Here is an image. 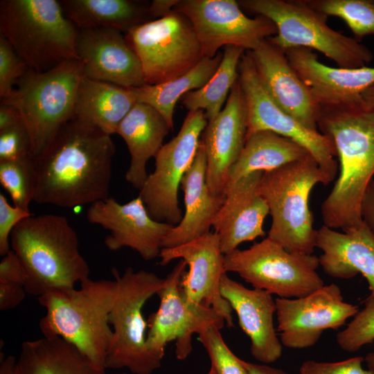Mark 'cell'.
Here are the masks:
<instances>
[{
  "label": "cell",
  "instance_id": "1",
  "mask_svg": "<svg viewBox=\"0 0 374 374\" xmlns=\"http://www.w3.org/2000/svg\"><path fill=\"white\" fill-rule=\"evenodd\" d=\"M115 152L110 135L73 118L35 158L33 202L69 208L108 198Z\"/></svg>",
  "mask_w": 374,
  "mask_h": 374
},
{
  "label": "cell",
  "instance_id": "2",
  "mask_svg": "<svg viewBox=\"0 0 374 374\" xmlns=\"http://www.w3.org/2000/svg\"><path fill=\"white\" fill-rule=\"evenodd\" d=\"M319 131L333 143L339 172L321 206L323 225L346 231L360 224L362 204L374 176V112L361 106H320Z\"/></svg>",
  "mask_w": 374,
  "mask_h": 374
},
{
  "label": "cell",
  "instance_id": "3",
  "mask_svg": "<svg viewBox=\"0 0 374 374\" xmlns=\"http://www.w3.org/2000/svg\"><path fill=\"white\" fill-rule=\"evenodd\" d=\"M10 246L23 266L28 294L39 297L89 278L77 233L64 216L44 213L24 219L11 233Z\"/></svg>",
  "mask_w": 374,
  "mask_h": 374
},
{
  "label": "cell",
  "instance_id": "4",
  "mask_svg": "<svg viewBox=\"0 0 374 374\" xmlns=\"http://www.w3.org/2000/svg\"><path fill=\"white\" fill-rule=\"evenodd\" d=\"M116 292L115 280L80 283V288H54L38 297L46 309L39 321L44 337H60L74 346L98 366L106 369L113 332L109 314Z\"/></svg>",
  "mask_w": 374,
  "mask_h": 374
},
{
  "label": "cell",
  "instance_id": "5",
  "mask_svg": "<svg viewBox=\"0 0 374 374\" xmlns=\"http://www.w3.org/2000/svg\"><path fill=\"white\" fill-rule=\"evenodd\" d=\"M78 31L60 1H0V35L35 71H46L65 60L78 59Z\"/></svg>",
  "mask_w": 374,
  "mask_h": 374
},
{
  "label": "cell",
  "instance_id": "6",
  "mask_svg": "<svg viewBox=\"0 0 374 374\" xmlns=\"http://www.w3.org/2000/svg\"><path fill=\"white\" fill-rule=\"evenodd\" d=\"M84 76L78 59L65 60L44 72L28 69L17 82L12 93L1 100L19 112L30 136L34 158L73 118L78 89Z\"/></svg>",
  "mask_w": 374,
  "mask_h": 374
},
{
  "label": "cell",
  "instance_id": "7",
  "mask_svg": "<svg viewBox=\"0 0 374 374\" xmlns=\"http://www.w3.org/2000/svg\"><path fill=\"white\" fill-rule=\"evenodd\" d=\"M317 184L327 186L311 155L262 176L259 191L271 217L267 237L290 252L311 255L316 247L317 230L313 226L309 198Z\"/></svg>",
  "mask_w": 374,
  "mask_h": 374
},
{
  "label": "cell",
  "instance_id": "8",
  "mask_svg": "<svg viewBox=\"0 0 374 374\" xmlns=\"http://www.w3.org/2000/svg\"><path fill=\"white\" fill-rule=\"evenodd\" d=\"M246 11L274 22L277 33L269 40L285 52L302 47L317 51L339 68L356 69L373 59L365 45L331 28L327 16L310 7L305 0H240Z\"/></svg>",
  "mask_w": 374,
  "mask_h": 374
},
{
  "label": "cell",
  "instance_id": "9",
  "mask_svg": "<svg viewBox=\"0 0 374 374\" xmlns=\"http://www.w3.org/2000/svg\"><path fill=\"white\" fill-rule=\"evenodd\" d=\"M112 273L116 292L109 314L113 336L109 346L105 368H126L133 374H151L161 366V361L149 351L147 344L148 322L143 309L157 294L164 278L145 270L127 267L122 274L116 268Z\"/></svg>",
  "mask_w": 374,
  "mask_h": 374
},
{
  "label": "cell",
  "instance_id": "10",
  "mask_svg": "<svg viewBox=\"0 0 374 374\" xmlns=\"http://www.w3.org/2000/svg\"><path fill=\"white\" fill-rule=\"evenodd\" d=\"M319 265L317 256L290 252L268 237L224 257L226 273H235L253 288L284 299L303 297L322 287Z\"/></svg>",
  "mask_w": 374,
  "mask_h": 374
},
{
  "label": "cell",
  "instance_id": "11",
  "mask_svg": "<svg viewBox=\"0 0 374 374\" xmlns=\"http://www.w3.org/2000/svg\"><path fill=\"white\" fill-rule=\"evenodd\" d=\"M125 35L141 61L146 84L180 77L204 57L191 22L174 9L132 28Z\"/></svg>",
  "mask_w": 374,
  "mask_h": 374
},
{
  "label": "cell",
  "instance_id": "12",
  "mask_svg": "<svg viewBox=\"0 0 374 374\" xmlns=\"http://www.w3.org/2000/svg\"><path fill=\"white\" fill-rule=\"evenodd\" d=\"M238 81L247 107V135L259 130H269L290 139L314 159L326 184L331 183L339 168L333 143L319 130L305 127L271 99L260 81L249 51H245L240 59Z\"/></svg>",
  "mask_w": 374,
  "mask_h": 374
},
{
  "label": "cell",
  "instance_id": "13",
  "mask_svg": "<svg viewBox=\"0 0 374 374\" xmlns=\"http://www.w3.org/2000/svg\"><path fill=\"white\" fill-rule=\"evenodd\" d=\"M207 123L202 110L188 112L177 134L155 156L154 170L148 175L139 194L154 220L174 226L181 222L179 188L194 160Z\"/></svg>",
  "mask_w": 374,
  "mask_h": 374
},
{
  "label": "cell",
  "instance_id": "14",
  "mask_svg": "<svg viewBox=\"0 0 374 374\" xmlns=\"http://www.w3.org/2000/svg\"><path fill=\"white\" fill-rule=\"evenodd\" d=\"M187 265L179 260L164 278L157 295L160 303L157 310L148 320L147 344L150 353L162 361L166 346L175 341L177 359H186L193 350L192 337L208 326L220 330L226 325L222 316L211 307L187 299L181 287Z\"/></svg>",
  "mask_w": 374,
  "mask_h": 374
},
{
  "label": "cell",
  "instance_id": "15",
  "mask_svg": "<svg viewBox=\"0 0 374 374\" xmlns=\"http://www.w3.org/2000/svg\"><path fill=\"white\" fill-rule=\"evenodd\" d=\"M173 9L191 22L204 57H213L226 46L252 51L277 33L272 21L261 15L248 17L234 0H183Z\"/></svg>",
  "mask_w": 374,
  "mask_h": 374
},
{
  "label": "cell",
  "instance_id": "16",
  "mask_svg": "<svg viewBox=\"0 0 374 374\" xmlns=\"http://www.w3.org/2000/svg\"><path fill=\"white\" fill-rule=\"evenodd\" d=\"M276 314L280 341L285 347L303 349L314 346L325 330H337L359 311L344 301L335 284L323 285L300 298H276Z\"/></svg>",
  "mask_w": 374,
  "mask_h": 374
},
{
  "label": "cell",
  "instance_id": "17",
  "mask_svg": "<svg viewBox=\"0 0 374 374\" xmlns=\"http://www.w3.org/2000/svg\"><path fill=\"white\" fill-rule=\"evenodd\" d=\"M87 219L109 231L104 240L108 249L128 247L145 260L159 256L163 240L174 226L154 220L139 196L125 204L109 197L96 202L89 205Z\"/></svg>",
  "mask_w": 374,
  "mask_h": 374
},
{
  "label": "cell",
  "instance_id": "18",
  "mask_svg": "<svg viewBox=\"0 0 374 374\" xmlns=\"http://www.w3.org/2000/svg\"><path fill=\"white\" fill-rule=\"evenodd\" d=\"M224 257L217 235L211 231L179 246L163 248L159 256L162 266L176 259L184 260L188 270L181 278V287L187 299L213 308L226 326L233 327V310L220 291V280L226 274Z\"/></svg>",
  "mask_w": 374,
  "mask_h": 374
},
{
  "label": "cell",
  "instance_id": "19",
  "mask_svg": "<svg viewBox=\"0 0 374 374\" xmlns=\"http://www.w3.org/2000/svg\"><path fill=\"white\" fill-rule=\"evenodd\" d=\"M247 133V107L238 79L224 107L208 121L200 139L206 156V181L212 195L224 197L230 170L243 149Z\"/></svg>",
  "mask_w": 374,
  "mask_h": 374
},
{
  "label": "cell",
  "instance_id": "20",
  "mask_svg": "<svg viewBox=\"0 0 374 374\" xmlns=\"http://www.w3.org/2000/svg\"><path fill=\"white\" fill-rule=\"evenodd\" d=\"M75 49L85 77L126 88L146 84L141 61L121 31L78 29Z\"/></svg>",
  "mask_w": 374,
  "mask_h": 374
},
{
  "label": "cell",
  "instance_id": "21",
  "mask_svg": "<svg viewBox=\"0 0 374 374\" xmlns=\"http://www.w3.org/2000/svg\"><path fill=\"white\" fill-rule=\"evenodd\" d=\"M285 55L320 106H361L362 93L374 84V67H330L319 62L313 50L302 47L290 48Z\"/></svg>",
  "mask_w": 374,
  "mask_h": 374
},
{
  "label": "cell",
  "instance_id": "22",
  "mask_svg": "<svg viewBox=\"0 0 374 374\" xmlns=\"http://www.w3.org/2000/svg\"><path fill=\"white\" fill-rule=\"evenodd\" d=\"M249 52L260 81L271 99L305 127L319 130L321 107L290 65L285 52L268 38Z\"/></svg>",
  "mask_w": 374,
  "mask_h": 374
},
{
  "label": "cell",
  "instance_id": "23",
  "mask_svg": "<svg viewBox=\"0 0 374 374\" xmlns=\"http://www.w3.org/2000/svg\"><path fill=\"white\" fill-rule=\"evenodd\" d=\"M264 172H252L228 188L224 200L215 214L212 226L225 255L242 242L264 237V221L269 210L259 191Z\"/></svg>",
  "mask_w": 374,
  "mask_h": 374
},
{
  "label": "cell",
  "instance_id": "24",
  "mask_svg": "<svg viewBox=\"0 0 374 374\" xmlns=\"http://www.w3.org/2000/svg\"><path fill=\"white\" fill-rule=\"evenodd\" d=\"M220 291L236 312L241 329L251 340V355L265 364L277 361L282 355L283 345L274 325L276 301L272 294L259 289H249L226 273L221 278Z\"/></svg>",
  "mask_w": 374,
  "mask_h": 374
},
{
  "label": "cell",
  "instance_id": "25",
  "mask_svg": "<svg viewBox=\"0 0 374 374\" xmlns=\"http://www.w3.org/2000/svg\"><path fill=\"white\" fill-rule=\"evenodd\" d=\"M316 247L323 252L319 262L326 274L349 279L359 273L374 296V233L364 221L341 231L321 226L317 231Z\"/></svg>",
  "mask_w": 374,
  "mask_h": 374
},
{
  "label": "cell",
  "instance_id": "26",
  "mask_svg": "<svg viewBox=\"0 0 374 374\" xmlns=\"http://www.w3.org/2000/svg\"><path fill=\"white\" fill-rule=\"evenodd\" d=\"M206 152L200 140L194 160L181 182L185 212L181 222L166 236L163 248L179 246L210 232L213 220L225 196H215L210 193L206 181Z\"/></svg>",
  "mask_w": 374,
  "mask_h": 374
},
{
  "label": "cell",
  "instance_id": "27",
  "mask_svg": "<svg viewBox=\"0 0 374 374\" xmlns=\"http://www.w3.org/2000/svg\"><path fill=\"white\" fill-rule=\"evenodd\" d=\"M170 129L162 115L149 105L136 103L119 124L116 134L125 141L130 155L126 181L140 190L148 174L146 165L163 146Z\"/></svg>",
  "mask_w": 374,
  "mask_h": 374
},
{
  "label": "cell",
  "instance_id": "28",
  "mask_svg": "<svg viewBox=\"0 0 374 374\" xmlns=\"http://www.w3.org/2000/svg\"><path fill=\"white\" fill-rule=\"evenodd\" d=\"M136 103L132 87L84 76L78 89L73 118L111 136L116 134L119 124Z\"/></svg>",
  "mask_w": 374,
  "mask_h": 374
},
{
  "label": "cell",
  "instance_id": "29",
  "mask_svg": "<svg viewBox=\"0 0 374 374\" xmlns=\"http://www.w3.org/2000/svg\"><path fill=\"white\" fill-rule=\"evenodd\" d=\"M16 374H105V369L62 338L43 337L23 342Z\"/></svg>",
  "mask_w": 374,
  "mask_h": 374
},
{
  "label": "cell",
  "instance_id": "30",
  "mask_svg": "<svg viewBox=\"0 0 374 374\" xmlns=\"http://www.w3.org/2000/svg\"><path fill=\"white\" fill-rule=\"evenodd\" d=\"M66 17L78 29L114 28L126 34L151 21L150 3L132 0H62Z\"/></svg>",
  "mask_w": 374,
  "mask_h": 374
},
{
  "label": "cell",
  "instance_id": "31",
  "mask_svg": "<svg viewBox=\"0 0 374 374\" xmlns=\"http://www.w3.org/2000/svg\"><path fill=\"white\" fill-rule=\"evenodd\" d=\"M308 155L301 145L274 132H253L247 135L243 149L230 170L226 190L252 172L270 171Z\"/></svg>",
  "mask_w": 374,
  "mask_h": 374
},
{
  "label": "cell",
  "instance_id": "32",
  "mask_svg": "<svg viewBox=\"0 0 374 374\" xmlns=\"http://www.w3.org/2000/svg\"><path fill=\"white\" fill-rule=\"evenodd\" d=\"M223 53L213 57H204L184 75L170 81L132 87L136 103H145L157 109L173 130V114L177 101L187 93L202 87L219 67Z\"/></svg>",
  "mask_w": 374,
  "mask_h": 374
},
{
  "label": "cell",
  "instance_id": "33",
  "mask_svg": "<svg viewBox=\"0 0 374 374\" xmlns=\"http://www.w3.org/2000/svg\"><path fill=\"white\" fill-rule=\"evenodd\" d=\"M246 51L236 46L224 48L221 63L210 80L200 89L191 91L181 98V103L190 111L202 110L208 121L222 109L229 93L238 79V66Z\"/></svg>",
  "mask_w": 374,
  "mask_h": 374
},
{
  "label": "cell",
  "instance_id": "34",
  "mask_svg": "<svg viewBox=\"0 0 374 374\" xmlns=\"http://www.w3.org/2000/svg\"><path fill=\"white\" fill-rule=\"evenodd\" d=\"M314 10L327 17L344 20L354 38L360 42L374 35V0H305Z\"/></svg>",
  "mask_w": 374,
  "mask_h": 374
},
{
  "label": "cell",
  "instance_id": "35",
  "mask_svg": "<svg viewBox=\"0 0 374 374\" xmlns=\"http://www.w3.org/2000/svg\"><path fill=\"white\" fill-rule=\"evenodd\" d=\"M0 183L13 205L30 211L36 185L35 158L30 155L0 161Z\"/></svg>",
  "mask_w": 374,
  "mask_h": 374
},
{
  "label": "cell",
  "instance_id": "36",
  "mask_svg": "<svg viewBox=\"0 0 374 374\" xmlns=\"http://www.w3.org/2000/svg\"><path fill=\"white\" fill-rule=\"evenodd\" d=\"M198 340L205 348L215 374H249L238 358L228 347L216 326L200 329Z\"/></svg>",
  "mask_w": 374,
  "mask_h": 374
},
{
  "label": "cell",
  "instance_id": "37",
  "mask_svg": "<svg viewBox=\"0 0 374 374\" xmlns=\"http://www.w3.org/2000/svg\"><path fill=\"white\" fill-rule=\"evenodd\" d=\"M364 303L363 309L336 335V341L343 350L357 352L374 341V296L369 295Z\"/></svg>",
  "mask_w": 374,
  "mask_h": 374
},
{
  "label": "cell",
  "instance_id": "38",
  "mask_svg": "<svg viewBox=\"0 0 374 374\" xmlns=\"http://www.w3.org/2000/svg\"><path fill=\"white\" fill-rule=\"evenodd\" d=\"M9 42L0 35V98L8 97L18 80L28 69Z\"/></svg>",
  "mask_w": 374,
  "mask_h": 374
},
{
  "label": "cell",
  "instance_id": "39",
  "mask_svg": "<svg viewBox=\"0 0 374 374\" xmlns=\"http://www.w3.org/2000/svg\"><path fill=\"white\" fill-rule=\"evenodd\" d=\"M30 155V139L23 121L0 131V161Z\"/></svg>",
  "mask_w": 374,
  "mask_h": 374
},
{
  "label": "cell",
  "instance_id": "40",
  "mask_svg": "<svg viewBox=\"0 0 374 374\" xmlns=\"http://www.w3.org/2000/svg\"><path fill=\"white\" fill-rule=\"evenodd\" d=\"M364 358L353 357L335 362L306 360L299 368L300 374H374L371 370L362 368Z\"/></svg>",
  "mask_w": 374,
  "mask_h": 374
},
{
  "label": "cell",
  "instance_id": "41",
  "mask_svg": "<svg viewBox=\"0 0 374 374\" xmlns=\"http://www.w3.org/2000/svg\"><path fill=\"white\" fill-rule=\"evenodd\" d=\"M32 215L24 210L8 203L3 193H0V254L3 256L10 249V235L15 226L24 219Z\"/></svg>",
  "mask_w": 374,
  "mask_h": 374
},
{
  "label": "cell",
  "instance_id": "42",
  "mask_svg": "<svg viewBox=\"0 0 374 374\" xmlns=\"http://www.w3.org/2000/svg\"><path fill=\"white\" fill-rule=\"evenodd\" d=\"M26 281L23 266L15 253L11 249L0 262V283L19 284Z\"/></svg>",
  "mask_w": 374,
  "mask_h": 374
},
{
  "label": "cell",
  "instance_id": "43",
  "mask_svg": "<svg viewBox=\"0 0 374 374\" xmlns=\"http://www.w3.org/2000/svg\"><path fill=\"white\" fill-rule=\"evenodd\" d=\"M26 294L22 285L0 283V310L7 311L15 308L24 300Z\"/></svg>",
  "mask_w": 374,
  "mask_h": 374
},
{
  "label": "cell",
  "instance_id": "44",
  "mask_svg": "<svg viewBox=\"0 0 374 374\" xmlns=\"http://www.w3.org/2000/svg\"><path fill=\"white\" fill-rule=\"evenodd\" d=\"M363 221L374 233V179L370 183L362 204Z\"/></svg>",
  "mask_w": 374,
  "mask_h": 374
},
{
  "label": "cell",
  "instance_id": "45",
  "mask_svg": "<svg viewBox=\"0 0 374 374\" xmlns=\"http://www.w3.org/2000/svg\"><path fill=\"white\" fill-rule=\"evenodd\" d=\"M22 121L18 110L13 106L0 103V131Z\"/></svg>",
  "mask_w": 374,
  "mask_h": 374
},
{
  "label": "cell",
  "instance_id": "46",
  "mask_svg": "<svg viewBox=\"0 0 374 374\" xmlns=\"http://www.w3.org/2000/svg\"><path fill=\"white\" fill-rule=\"evenodd\" d=\"M177 0H154L150 3L149 11L152 20L169 14L177 4Z\"/></svg>",
  "mask_w": 374,
  "mask_h": 374
},
{
  "label": "cell",
  "instance_id": "47",
  "mask_svg": "<svg viewBox=\"0 0 374 374\" xmlns=\"http://www.w3.org/2000/svg\"><path fill=\"white\" fill-rule=\"evenodd\" d=\"M242 362L249 374H289L282 369L272 367L268 364H258L242 359Z\"/></svg>",
  "mask_w": 374,
  "mask_h": 374
},
{
  "label": "cell",
  "instance_id": "48",
  "mask_svg": "<svg viewBox=\"0 0 374 374\" xmlns=\"http://www.w3.org/2000/svg\"><path fill=\"white\" fill-rule=\"evenodd\" d=\"M361 107L367 111L374 112V84L362 93Z\"/></svg>",
  "mask_w": 374,
  "mask_h": 374
},
{
  "label": "cell",
  "instance_id": "49",
  "mask_svg": "<svg viewBox=\"0 0 374 374\" xmlns=\"http://www.w3.org/2000/svg\"><path fill=\"white\" fill-rule=\"evenodd\" d=\"M17 359L9 355L3 357L0 362V374H16Z\"/></svg>",
  "mask_w": 374,
  "mask_h": 374
},
{
  "label": "cell",
  "instance_id": "50",
  "mask_svg": "<svg viewBox=\"0 0 374 374\" xmlns=\"http://www.w3.org/2000/svg\"><path fill=\"white\" fill-rule=\"evenodd\" d=\"M364 361L366 363L368 369L374 371V352L367 354L364 357Z\"/></svg>",
  "mask_w": 374,
  "mask_h": 374
},
{
  "label": "cell",
  "instance_id": "51",
  "mask_svg": "<svg viewBox=\"0 0 374 374\" xmlns=\"http://www.w3.org/2000/svg\"><path fill=\"white\" fill-rule=\"evenodd\" d=\"M207 374H215V371L212 368H210L208 373Z\"/></svg>",
  "mask_w": 374,
  "mask_h": 374
},
{
  "label": "cell",
  "instance_id": "52",
  "mask_svg": "<svg viewBox=\"0 0 374 374\" xmlns=\"http://www.w3.org/2000/svg\"><path fill=\"white\" fill-rule=\"evenodd\" d=\"M118 374H127V373H118ZM132 374H133V373H132Z\"/></svg>",
  "mask_w": 374,
  "mask_h": 374
}]
</instances>
